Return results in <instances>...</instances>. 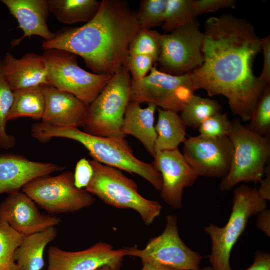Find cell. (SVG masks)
Instances as JSON below:
<instances>
[{
  "mask_svg": "<svg viewBox=\"0 0 270 270\" xmlns=\"http://www.w3.org/2000/svg\"><path fill=\"white\" fill-rule=\"evenodd\" d=\"M266 208V202L260 197L256 187L242 184L235 188L232 210L226 224L218 227L211 224L204 228L212 242L209 261L213 270H232L230 258L234 246L250 218Z\"/></svg>",
  "mask_w": 270,
  "mask_h": 270,
  "instance_id": "277c9868",
  "label": "cell"
},
{
  "mask_svg": "<svg viewBox=\"0 0 270 270\" xmlns=\"http://www.w3.org/2000/svg\"><path fill=\"white\" fill-rule=\"evenodd\" d=\"M96 270H116L114 269L113 268H112L109 266L106 265L98 268Z\"/></svg>",
  "mask_w": 270,
  "mask_h": 270,
  "instance_id": "b9f144b4",
  "label": "cell"
},
{
  "mask_svg": "<svg viewBox=\"0 0 270 270\" xmlns=\"http://www.w3.org/2000/svg\"><path fill=\"white\" fill-rule=\"evenodd\" d=\"M10 14L14 17L23 36L15 40L14 46L18 44L24 38L37 36L45 41L52 40L54 33L49 29L47 19L50 12L48 0H2Z\"/></svg>",
  "mask_w": 270,
  "mask_h": 270,
  "instance_id": "ffe728a7",
  "label": "cell"
},
{
  "mask_svg": "<svg viewBox=\"0 0 270 270\" xmlns=\"http://www.w3.org/2000/svg\"><path fill=\"white\" fill-rule=\"evenodd\" d=\"M57 235V230L54 226H50L24 236L14 253V260L20 270H42L44 266V249Z\"/></svg>",
  "mask_w": 270,
  "mask_h": 270,
  "instance_id": "7402d4cb",
  "label": "cell"
},
{
  "mask_svg": "<svg viewBox=\"0 0 270 270\" xmlns=\"http://www.w3.org/2000/svg\"><path fill=\"white\" fill-rule=\"evenodd\" d=\"M90 162L93 175L85 188L87 192L110 206L136 210L146 225L151 224L160 215L162 208L160 203L142 196L136 182L120 170L94 160Z\"/></svg>",
  "mask_w": 270,
  "mask_h": 270,
  "instance_id": "5b68a950",
  "label": "cell"
},
{
  "mask_svg": "<svg viewBox=\"0 0 270 270\" xmlns=\"http://www.w3.org/2000/svg\"><path fill=\"white\" fill-rule=\"evenodd\" d=\"M14 101V92L4 74L0 60V148L10 149L16 143L14 137L6 131L7 116Z\"/></svg>",
  "mask_w": 270,
  "mask_h": 270,
  "instance_id": "f1b7e54d",
  "label": "cell"
},
{
  "mask_svg": "<svg viewBox=\"0 0 270 270\" xmlns=\"http://www.w3.org/2000/svg\"><path fill=\"white\" fill-rule=\"evenodd\" d=\"M232 127V122L226 114L221 112L209 117L198 127L200 135L208 138L226 136Z\"/></svg>",
  "mask_w": 270,
  "mask_h": 270,
  "instance_id": "d6a6232c",
  "label": "cell"
},
{
  "mask_svg": "<svg viewBox=\"0 0 270 270\" xmlns=\"http://www.w3.org/2000/svg\"><path fill=\"white\" fill-rule=\"evenodd\" d=\"M125 256L126 248L114 250L110 244L102 242L76 252L50 246L48 250L46 270H96L106 265L120 270Z\"/></svg>",
  "mask_w": 270,
  "mask_h": 270,
  "instance_id": "5bb4252c",
  "label": "cell"
},
{
  "mask_svg": "<svg viewBox=\"0 0 270 270\" xmlns=\"http://www.w3.org/2000/svg\"><path fill=\"white\" fill-rule=\"evenodd\" d=\"M50 12L64 24H85L97 14L101 1L96 0H48Z\"/></svg>",
  "mask_w": 270,
  "mask_h": 270,
  "instance_id": "cb8c5ba5",
  "label": "cell"
},
{
  "mask_svg": "<svg viewBox=\"0 0 270 270\" xmlns=\"http://www.w3.org/2000/svg\"><path fill=\"white\" fill-rule=\"evenodd\" d=\"M24 236L0 218V270H20L14 253Z\"/></svg>",
  "mask_w": 270,
  "mask_h": 270,
  "instance_id": "4316f807",
  "label": "cell"
},
{
  "mask_svg": "<svg viewBox=\"0 0 270 270\" xmlns=\"http://www.w3.org/2000/svg\"><path fill=\"white\" fill-rule=\"evenodd\" d=\"M48 84L70 93L90 104L110 80L111 75L86 71L78 64L76 54L58 49L44 50Z\"/></svg>",
  "mask_w": 270,
  "mask_h": 270,
  "instance_id": "ba28073f",
  "label": "cell"
},
{
  "mask_svg": "<svg viewBox=\"0 0 270 270\" xmlns=\"http://www.w3.org/2000/svg\"><path fill=\"white\" fill-rule=\"evenodd\" d=\"M45 108L42 122L52 126L78 128L86 120L88 104L74 95L45 85L42 86Z\"/></svg>",
  "mask_w": 270,
  "mask_h": 270,
  "instance_id": "ac0fdd59",
  "label": "cell"
},
{
  "mask_svg": "<svg viewBox=\"0 0 270 270\" xmlns=\"http://www.w3.org/2000/svg\"><path fill=\"white\" fill-rule=\"evenodd\" d=\"M194 0H166L162 28L172 32L196 18L194 14Z\"/></svg>",
  "mask_w": 270,
  "mask_h": 270,
  "instance_id": "83f0119b",
  "label": "cell"
},
{
  "mask_svg": "<svg viewBox=\"0 0 270 270\" xmlns=\"http://www.w3.org/2000/svg\"><path fill=\"white\" fill-rule=\"evenodd\" d=\"M186 126L178 112L158 108L155 144L156 152L178 148V145L186 140Z\"/></svg>",
  "mask_w": 270,
  "mask_h": 270,
  "instance_id": "603a6c76",
  "label": "cell"
},
{
  "mask_svg": "<svg viewBox=\"0 0 270 270\" xmlns=\"http://www.w3.org/2000/svg\"><path fill=\"white\" fill-rule=\"evenodd\" d=\"M64 168L53 163L30 160L18 154H0V194L18 192L32 180Z\"/></svg>",
  "mask_w": 270,
  "mask_h": 270,
  "instance_id": "e0dca14e",
  "label": "cell"
},
{
  "mask_svg": "<svg viewBox=\"0 0 270 270\" xmlns=\"http://www.w3.org/2000/svg\"><path fill=\"white\" fill-rule=\"evenodd\" d=\"M93 175V169L90 160L84 158L76 163L74 174L75 186L83 189L88 186Z\"/></svg>",
  "mask_w": 270,
  "mask_h": 270,
  "instance_id": "d590c367",
  "label": "cell"
},
{
  "mask_svg": "<svg viewBox=\"0 0 270 270\" xmlns=\"http://www.w3.org/2000/svg\"><path fill=\"white\" fill-rule=\"evenodd\" d=\"M245 270H270V254L268 252H256L253 264Z\"/></svg>",
  "mask_w": 270,
  "mask_h": 270,
  "instance_id": "74e56055",
  "label": "cell"
},
{
  "mask_svg": "<svg viewBox=\"0 0 270 270\" xmlns=\"http://www.w3.org/2000/svg\"><path fill=\"white\" fill-rule=\"evenodd\" d=\"M160 51V34L150 29L140 28L128 46V54L150 56L157 62Z\"/></svg>",
  "mask_w": 270,
  "mask_h": 270,
  "instance_id": "f546056e",
  "label": "cell"
},
{
  "mask_svg": "<svg viewBox=\"0 0 270 270\" xmlns=\"http://www.w3.org/2000/svg\"><path fill=\"white\" fill-rule=\"evenodd\" d=\"M130 74L124 66L112 76L89 104L82 126L84 132L100 136H124L122 128L126 110L130 102Z\"/></svg>",
  "mask_w": 270,
  "mask_h": 270,
  "instance_id": "52a82bcc",
  "label": "cell"
},
{
  "mask_svg": "<svg viewBox=\"0 0 270 270\" xmlns=\"http://www.w3.org/2000/svg\"><path fill=\"white\" fill-rule=\"evenodd\" d=\"M228 136L232 144L233 154L230 170L220 182V190H229L242 182H260L270 156V136L250 131L238 119L232 122Z\"/></svg>",
  "mask_w": 270,
  "mask_h": 270,
  "instance_id": "8992f818",
  "label": "cell"
},
{
  "mask_svg": "<svg viewBox=\"0 0 270 270\" xmlns=\"http://www.w3.org/2000/svg\"><path fill=\"white\" fill-rule=\"evenodd\" d=\"M250 122L244 126L262 136L270 134V86L268 84L252 113Z\"/></svg>",
  "mask_w": 270,
  "mask_h": 270,
  "instance_id": "4dcf8cb0",
  "label": "cell"
},
{
  "mask_svg": "<svg viewBox=\"0 0 270 270\" xmlns=\"http://www.w3.org/2000/svg\"><path fill=\"white\" fill-rule=\"evenodd\" d=\"M142 267L141 270H178L176 268L169 266L152 263V262H143Z\"/></svg>",
  "mask_w": 270,
  "mask_h": 270,
  "instance_id": "60d3db41",
  "label": "cell"
},
{
  "mask_svg": "<svg viewBox=\"0 0 270 270\" xmlns=\"http://www.w3.org/2000/svg\"><path fill=\"white\" fill-rule=\"evenodd\" d=\"M2 60L4 74L12 91L48 85L47 66L42 55L30 52L16 58L7 52Z\"/></svg>",
  "mask_w": 270,
  "mask_h": 270,
  "instance_id": "d6986e66",
  "label": "cell"
},
{
  "mask_svg": "<svg viewBox=\"0 0 270 270\" xmlns=\"http://www.w3.org/2000/svg\"><path fill=\"white\" fill-rule=\"evenodd\" d=\"M177 217L167 215L164 230L150 240L142 250L126 247V256H136L142 262H152L178 270H198L202 259L198 252L187 246L180 238Z\"/></svg>",
  "mask_w": 270,
  "mask_h": 270,
  "instance_id": "7c38bea8",
  "label": "cell"
},
{
  "mask_svg": "<svg viewBox=\"0 0 270 270\" xmlns=\"http://www.w3.org/2000/svg\"><path fill=\"white\" fill-rule=\"evenodd\" d=\"M198 270H212V268L211 266H205V267H204L203 268H200Z\"/></svg>",
  "mask_w": 270,
  "mask_h": 270,
  "instance_id": "7bdbcfd3",
  "label": "cell"
},
{
  "mask_svg": "<svg viewBox=\"0 0 270 270\" xmlns=\"http://www.w3.org/2000/svg\"><path fill=\"white\" fill-rule=\"evenodd\" d=\"M166 0H142L136 14L140 28L150 29L162 24Z\"/></svg>",
  "mask_w": 270,
  "mask_h": 270,
  "instance_id": "1f68e13d",
  "label": "cell"
},
{
  "mask_svg": "<svg viewBox=\"0 0 270 270\" xmlns=\"http://www.w3.org/2000/svg\"><path fill=\"white\" fill-rule=\"evenodd\" d=\"M150 56L144 54H128L126 66L132 80H139L144 78L156 64Z\"/></svg>",
  "mask_w": 270,
  "mask_h": 270,
  "instance_id": "836d02e7",
  "label": "cell"
},
{
  "mask_svg": "<svg viewBox=\"0 0 270 270\" xmlns=\"http://www.w3.org/2000/svg\"><path fill=\"white\" fill-rule=\"evenodd\" d=\"M221 106L216 100L194 94L181 112L180 117L186 126L198 128L206 119L221 112Z\"/></svg>",
  "mask_w": 270,
  "mask_h": 270,
  "instance_id": "484cf974",
  "label": "cell"
},
{
  "mask_svg": "<svg viewBox=\"0 0 270 270\" xmlns=\"http://www.w3.org/2000/svg\"><path fill=\"white\" fill-rule=\"evenodd\" d=\"M233 146L227 136H190L184 143L183 156L199 176L223 178L230 168Z\"/></svg>",
  "mask_w": 270,
  "mask_h": 270,
  "instance_id": "4fadbf2b",
  "label": "cell"
},
{
  "mask_svg": "<svg viewBox=\"0 0 270 270\" xmlns=\"http://www.w3.org/2000/svg\"><path fill=\"white\" fill-rule=\"evenodd\" d=\"M203 33V62L190 72L196 90L223 96L234 114L250 120L268 85L253 71L261 38L251 23L231 14L208 18Z\"/></svg>",
  "mask_w": 270,
  "mask_h": 270,
  "instance_id": "6da1fadb",
  "label": "cell"
},
{
  "mask_svg": "<svg viewBox=\"0 0 270 270\" xmlns=\"http://www.w3.org/2000/svg\"><path fill=\"white\" fill-rule=\"evenodd\" d=\"M32 136L42 142L52 138L76 140L83 145L93 160L105 165L136 174L160 190L162 178L152 164L144 162L134 156L124 136H100L82 131L78 128L52 126L42 122L34 124Z\"/></svg>",
  "mask_w": 270,
  "mask_h": 270,
  "instance_id": "3957f363",
  "label": "cell"
},
{
  "mask_svg": "<svg viewBox=\"0 0 270 270\" xmlns=\"http://www.w3.org/2000/svg\"><path fill=\"white\" fill-rule=\"evenodd\" d=\"M196 90L190 72L172 75L153 66L144 78L131 79L130 102L152 103L162 110L178 112Z\"/></svg>",
  "mask_w": 270,
  "mask_h": 270,
  "instance_id": "9c48e42d",
  "label": "cell"
},
{
  "mask_svg": "<svg viewBox=\"0 0 270 270\" xmlns=\"http://www.w3.org/2000/svg\"><path fill=\"white\" fill-rule=\"evenodd\" d=\"M145 108L140 104L130 102L126 108L122 128V133L130 134L138 140L154 157L157 134L154 126V112L156 106L148 104Z\"/></svg>",
  "mask_w": 270,
  "mask_h": 270,
  "instance_id": "44dd1931",
  "label": "cell"
},
{
  "mask_svg": "<svg viewBox=\"0 0 270 270\" xmlns=\"http://www.w3.org/2000/svg\"><path fill=\"white\" fill-rule=\"evenodd\" d=\"M14 101L7 116V122L21 117L42 120L45 108V99L42 86L13 91Z\"/></svg>",
  "mask_w": 270,
  "mask_h": 270,
  "instance_id": "d4e9b609",
  "label": "cell"
},
{
  "mask_svg": "<svg viewBox=\"0 0 270 270\" xmlns=\"http://www.w3.org/2000/svg\"><path fill=\"white\" fill-rule=\"evenodd\" d=\"M265 178L260 182V186L257 189L258 195L265 200H270V166L265 167Z\"/></svg>",
  "mask_w": 270,
  "mask_h": 270,
  "instance_id": "ab89813d",
  "label": "cell"
},
{
  "mask_svg": "<svg viewBox=\"0 0 270 270\" xmlns=\"http://www.w3.org/2000/svg\"><path fill=\"white\" fill-rule=\"evenodd\" d=\"M235 0H194L193 9L195 17L198 15L212 12L224 8H234Z\"/></svg>",
  "mask_w": 270,
  "mask_h": 270,
  "instance_id": "e575fe53",
  "label": "cell"
},
{
  "mask_svg": "<svg viewBox=\"0 0 270 270\" xmlns=\"http://www.w3.org/2000/svg\"><path fill=\"white\" fill-rule=\"evenodd\" d=\"M256 226L268 236H270V210L266 208L256 214Z\"/></svg>",
  "mask_w": 270,
  "mask_h": 270,
  "instance_id": "f35d334b",
  "label": "cell"
},
{
  "mask_svg": "<svg viewBox=\"0 0 270 270\" xmlns=\"http://www.w3.org/2000/svg\"><path fill=\"white\" fill-rule=\"evenodd\" d=\"M204 38L196 18L170 34H160V51L157 60L159 70L178 76L200 66Z\"/></svg>",
  "mask_w": 270,
  "mask_h": 270,
  "instance_id": "8fae6325",
  "label": "cell"
},
{
  "mask_svg": "<svg viewBox=\"0 0 270 270\" xmlns=\"http://www.w3.org/2000/svg\"><path fill=\"white\" fill-rule=\"evenodd\" d=\"M261 50L263 54V67L260 79L266 84L270 82V36L261 38Z\"/></svg>",
  "mask_w": 270,
  "mask_h": 270,
  "instance_id": "8d00e7d4",
  "label": "cell"
},
{
  "mask_svg": "<svg viewBox=\"0 0 270 270\" xmlns=\"http://www.w3.org/2000/svg\"><path fill=\"white\" fill-rule=\"evenodd\" d=\"M140 28L127 2L102 0L91 20L58 30L42 48L69 52L80 56L94 73L112 76L126 66L130 43Z\"/></svg>",
  "mask_w": 270,
  "mask_h": 270,
  "instance_id": "7a4b0ae2",
  "label": "cell"
},
{
  "mask_svg": "<svg viewBox=\"0 0 270 270\" xmlns=\"http://www.w3.org/2000/svg\"><path fill=\"white\" fill-rule=\"evenodd\" d=\"M0 218L24 236L54 226L61 222L60 218L42 214L36 203L20 191L8 194L0 204Z\"/></svg>",
  "mask_w": 270,
  "mask_h": 270,
  "instance_id": "2e32d148",
  "label": "cell"
},
{
  "mask_svg": "<svg viewBox=\"0 0 270 270\" xmlns=\"http://www.w3.org/2000/svg\"><path fill=\"white\" fill-rule=\"evenodd\" d=\"M152 164L162 178L161 198L174 209L182 208L184 189L192 186L198 176L178 148L156 152Z\"/></svg>",
  "mask_w": 270,
  "mask_h": 270,
  "instance_id": "9a60e30c",
  "label": "cell"
},
{
  "mask_svg": "<svg viewBox=\"0 0 270 270\" xmlns=\"http://www.w3.org/2000/svg\"><path fill=\"white\" fill-rule=\"evenodd\" d=\"M22 192L52 214L74 212L90 206L95 201L85 189L75 186L74 174L70 171L38 178L24 186Z\"/></svg>",
  "mask_w": 270,
  "mask_h": 270,
  "instance_id": "30bf717a",
  "label": "cell"
}]
</instances>
